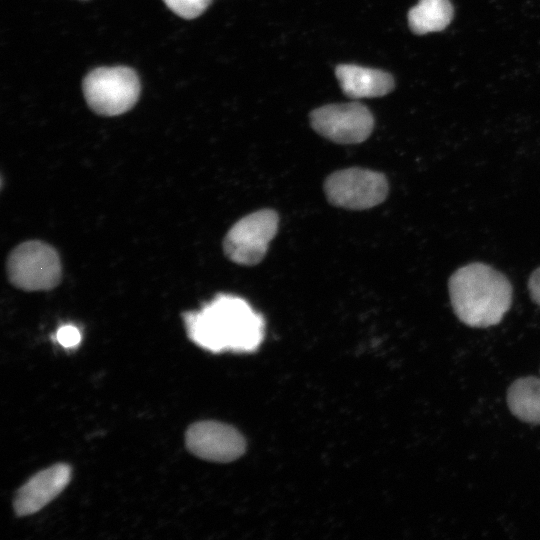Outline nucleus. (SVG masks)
<instances>
[{"label":"nucleus","instance_id":"obj_2","mask_svg":"<svg viewBox=\"0 0 540 540\" xmlns=\"http://www.w3.org/2000/svg\"><path fill=\"white\" fill-rule=\"evenodd\" d=\"M448 290L457 318L474 328L498 324L512 304L513 289L508 278L482 262L458 268L449 278Z\"/></svg>","mask_w":540,"mask_h":540},{"label":"nucleus","instance_id":"obj_4","mask_svg":"<svg viewBox=\"0 0 540 540\" xmlns=\"http://www.w3.org/2000/svg\"><path fill=\"white\" fill-rule=\"evenodd\" d=\"M323 190L327 201L335 207L366 210L386 199L389 184L386 176L378 171L351 167L328 175Z\"/></svg>","mask_w":540,"mask_h":540},{"label":"nucleus","instance_id":"obj_3","mask_svg":"<svg viewBox=\"0 0 540 540\" xmlns=\"http://www.w3.org/2000/svg\"><path fill=\"white\" fill-rule=\"evenodd\" d=\"M82 88L87 104L95 113L116 116L135 105L140 81L129 67H98L86 75Z\"/></svg>","mask_w":540,"mask_h":540},{"label":"nucleus","instance_id":"obj_7","mask_svg":"<svg viewBox=\"0 0 540 540\" xmlns=\"http://www.w3.org/2000/svg\"><path fill=\"white\" fill-rule=\"evenodd\" d=\"M312 128L322 137L338 144H357L373 131L370 110L359 102L329 104L310 114Z\"/></svg>","mask_w":540,"mask_h":540},{"label":"nucleus","instance_id":"obj_6","mask_svg":"<svg viewBox=\"0 0 540 540\" xmlns=\"http://www.w3.org/2000/svg\"><path fill=\"white\" fill-rule=\"evenodd\" d=\"M279 227L278 213L269 208L254 211L239 219L226 233V257L242 266H255L265 257Z\"/></svg>","mask_w":540,"mask_h":540},{"label":"nucleus","instance_id":"obj_9","mask_svg":"<svg viewBox=\"0 0 540 540\" xmlns=\"http://www.w3.org/2000/svg\"><path fill=\"white\" fill-rule=\"evenodd\" d=\"M70 479L71 467L64 463L39 471L16 492L13 500L16 515L27 516L38 512L64 490Z\"/></svg>","mask_w":540,"mask_h":540},{"label":"nucleus","instance_id":"obj_5","mask_svg":"<svg viewBox=\"0 0 540 540\" xmlns=\"http://www.w3.org/2000/svg\"><path fill=\"white\" fill-rule=\"evenodd\" d=\"M9 281L26 291L49 290L56 287L62 275L56 250L42 241H27L14 248L7 259Z\"/></svg>","mask_w":540,"mask_h":540},{"label":"nucleus","instance_id":"obj_14","mask_svg":"<svg viewBox=\"0 0 540 540\" xmlns=\"http://www.w3.org/2000/svg\"><path fill=\"white\" fill-rule=\"evenodd\" d=\"M56 339L62 346L71 348L80 343L81 333L75 326L65 325L58 329Z\"/></svg>","mask_w":540,"mask_h":540},{"label":"nucleus","instance_id":"obj_1","mask_svg":"<svg viewBox=\"0 0 540 540\" xmlns=\"http://www.w3.org/2000/svg\"><path fill=\"white\" fill-rule=\"evenodd\" d=\"M184 319L190 339L214 353L253 352L263 340L262 317L238 297L220 295Z\"/></svg>","mask_w":540,"mask_h":540},{"label":"nucleus","instance_id":"obj_8","mask_svg":"<svg viewBox=\"0 0 540 540\" xmlns=\"http://www.w3.org/2000/svg\"><path fill=\"white\" fill-rule=\"evenodd\" d=\"M187 449L195 456L213 462H231L246 449V442L234 427L217 421H200L185 433Z\"/></svg>","mask_w":540,"mask_h":540},{"label":"nucleus","instance_id":"obj_15","mask_svg":"<svg viewBox=\"0 0 540 540\" xmlns=\"http://www.w3.org/2000/svg\"><path fill=\"white\" fill-rule=\"evenodd\" d=\"M527 286L532 301L540 306V267L531 273Z\"/></svg>","mask_w":540,"mask_h":540},{"label":"nucleus","instance_id":"obj_10","mask_svg":"<svg viewBox=\"0 0 540 540\" xmlns=\"http://www.w3.org/2000/svg\"><path fill=\"white\" fill-rule=\"evenodd\" d=\"M335 74L343 92L352 99L384 96L394 87L393 77L379 69L342 64Z\"/></svg>","mask_w":540,"mask_h":540},{"label":"nucleus","instance_id":"obj_11","mask_svg":"<svg viewBox=\"0 0 540 540\" xmlns=\"http://www.w3.org/2000/svg\"><path fill=\"white\" fill-rule=\"evenodd\" d=\"M506 399L511 413L519 420L540 424V378H518L508 388Z\"/></svg>","mask_w":540,"mask_h":540},{"label":"nucleus","instance_id":"obj_13","mask_svg":"<svg viewBox=\"0 0 540 540\" xmlns=\"http://www.w3.org/2000/svg\"><path fill=\"white\" fill-rule=\"evenodd\" d=\"M166 6L178 16L193 19L201 15L212 0H163Z\"/></svg>","mask_w":540,"mask_h":540},{"label":"nucleus","instance_id":"obj_12","mask_svg":"<svg viewBox=\"0 0 540 540\" xmlns=\"http://www.w3.org/2000/svg\"><path fill=\"white\" fill-rule=\"evenodd\" d=\"M452 17L449 0H419L408 13V23L414 33L426 34L443 30Z\"/></svg>","mask_w":540,"mask_h":540}]
</instances>
